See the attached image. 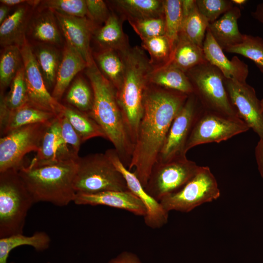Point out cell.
Segmentation results:
<instances>
[{"instance_id": "e0dca14e", "label": "cell", "mask_w": 263, "mask_h": 263, "mask_svg": "<svg viewBox=\"0 0 263 263\" xmlns=\"http://www.w3.org/2000/svg\"><path fill=\"white\" fill-rule=\"evenodd\" d=\"M61 115L52 121L43 137L38 150L28 165L34 166L75 160L79 157L72 152L62 137Z\"/></svg>"}, {"instance_id": "52a82bcc", "label": "cell", "mask_w": 263, "mask_h": 263, "mask_svg": "<svg viewBox=\"0 0 263 263\" xmlns=\"http://www.w3.org/2000/svg\"><path fill=\"white\" fill-rule=\"evenodd\" d=\"M203 109L232 118L241 119L225 87V77L216 67L206 61L186 73Z\"/></svg>"}, {"instance_id": "4316f807", "label": "cell", "mask_w": 263, "mask_h": 263, "mask_svg": "<svg viewBox=\"0 0 263 263\" xmlns=\"http://www.w3.org/2000/svg\"><path fill=\"white\" fill-rule=\"evenodd\" d=\"M94 61L101 74L119 90L122 84L125 63L121 52L112 49H101L94 55Z\"/></svg>"}, {"instance_id": "d6986e66", "label": "cell", "mask_w": 263, "mask_h": 263, "mask_svg": "<svg viewBox=\"0 0 263 263\" xmlns=\"http://www.w3.org/2000/svg\"><path fill=\"white\" fill-rule=\"evenodd\" d=\"M203 49L207 61L217 68L225 78L246 82L249 73L247 65L237 56L228 59L207 29Z\"/></svg>"}, {"instance_id": "60d3db41", "label": "cell", "mask_w": 263, "mask_h": 263, "mask_svg": "<svg viewBox=\"0 0 263 263\" xmlns=\"http://www.w3.org/2000/svg\"><path fill=\"white\" fill-rule=\"evenodd\" d=\"M45 8L65 15L84 18L87 16L84 0H49L43 2Z\"/></svg>"}, {"instance_id": "f1b7e54d", "label": "cell", "mask_w": 263, "mask_h": 263, "mask_svg": "<svg viewBox=\"0 0 263 263\" xmlns=\"http://www.w3.org/2000/svg\"><path fill=\"white\" fill-rule=\"evenodd\" d=\"M50 242L49 236L43 231H37L29 236L24 235L23 233H18L1 238L0 263H8L7 260L10 252L17 247L28 245L37 251H42L49 248Z\"/></svg>"}, {"instance_id": "603a6c76", "label": "cell", "mask_w": 263, "mask_h": 263, "mask_svg": "<svg viewBox=\"0 0 263 263\" xmlns=\"http://www.w3.org/2000/svg\"><path fill=\"white\" fill-rule=\"evenodd\" d=\"M29 6L20 5L0 24L1 46L17 45L21 47L26 42L25 33L30 20Z\"/></svg>"}, {"instance_id": "8fae6325", "label": "cell", "mask_w": 263, "mask_h": 263, "mask_svg": "<svg viewBox=\"0 0 263 263\" xmlns=\"http://www.w3.org/2000/svg\"><path fill=\"white\" fill-rule=\"evenodd\" d=\"M203 111L195 94L189 95L171 123L157 162H167L187 157V142Z\"/></svg>"}, {"instance_id": "e575fe53", "label": "cell", "mask_w": 263, "mask_h": 263, "mask_svg": "<svg viewBox=\"0 0 263 263\" xmlns=\"http://www.w3.org/2000/svg\"><path fill=\"white\" fill-rule=\"evenodd\" d=\"M23 65L20 47L17 45L4 47L0 57V85L3 91L9 85Z\"/></svg>"}, {"instance_id": "d590c367", "label": "cell", "mask_w": 263, "mask_h": 263, "mask_svg": "<svg viewBox=\"0 0 263 263\" xmlns=\"http://www.w3.org/2000/svg\"><path fill=\"white\" fill-rule=\"evenodd\" d=\"M209 24L200 14L196 5L189 14L183 19L179 36L203 48Z\"/></svg>"}, {"instance_id": "7a4b0ae2", "label": "cell", "mask_w": 263, "mask_h": 263, "mask_svg": "<svg viewBox=\"0 0 263 263\" xmlns=\"http://www.w3.org/2000/svg\"><path fill=\"white\" fill-rule=\"evenodd\" d=\"M85 74L94 94L93 105L89 114L103 130L123 164L128 168L134 144L117 100L116 90L101 74L94 61L86 68Z\"/></svg>"}, {"instance_id": "f907efd6", "label": "cell", "mask_w": 263, "mask_h": 263, "mask_svg": "<svg viewBox=\"0 0 263 263\" xmlns=\"http://www.w3.org/2000/svg\"><path fill=\"white\" fill-rule=\"evenodd\" d=\"M10 7L2 4L0 6V24H1L8 17Z\"/></svg>"}, {"instance_id": "7bdbcfd3", "label": "cell", "mask_w": 263, "mask_h": 263, "mask_svg": "<svg viewBox=\"0 0 263 263\" xmlns=\"http://www.w3.org/2000/svg\"><path fill=\"white\" fill-rule=\"evenodd\" d=\"M60 119L62 137L72 152L79 156L78 153L83 143L82 140L64 114L61 115Z\"/></svg>"}, {"instance_id": "4fadbf2b", "label": "cell", "mask_w": 263, "mask_h": 263, "mask_svg": "<svg viewBox=\"0 0 263 263\" xmlns=\"http://www.w3.org/2000/svg\"><path fill=\"white\" fill-rule=\"evenodd\" d=\"M20 50L27 90V104L57 116L62 115L65 105L56 100L49 92L31 46L26 41Z\"/></svg>"}, {"instance_id": "7dc6e473", "label": "cell", "mask_w": 263, "mask_h": 263, "mask_svg": "<svg viewBox=\"0 0 263 263\" xmlns=\"http://www.w3.org/2000/svg\"><path fill=\"white\" fill-rule=\"evenodd\" d=\"M0 3L2 4L7 5L9 7L19 5L29 4L32 6H34L37 4V0H0Z\"/></svg>"}, {"instance_id": "f6af8a7d", "label": "cell", "mask_w": 263, "mask_h": 263, "mask_svg": "<svg viewBox=\"0 0 263 263\" xmlns=\"http://www.w3.org/2000/svg\"><path fill=\"white\" fill-rule=\"evenodd\" d=\"M108 263H141V262L135 254L123 251L111 259Z\"/></svg>"}, {"instance_id": "74e56055", "label": "cell", "mask_w": 263, "mask_h": 263, "mask_svg": "<svg viewBox=\"0 0 263 263\" xmlns=\"http://www.w3.org/2000/svg\"><path fill=\"white\" fill-rule=\"evenodd\" d=\"M163 12L165 35L175 47L179 39L183 21L181 0H163Z\"/></svg>"}, {"instance_id": "bcb514c9", "label": "cell", "mask_w": 263, "mask_h": 263, "mask_svg": "<svg viewBox=\"0 0 263 263\" xmlns=\"http://www.w3.org/2000/svg\"><path fill=\"white\" fill-rule=\"evenodd\" d=\"M255 155L258 169L263 179V139H259L255 149Z\"/></svg>"}, {"instance_id": "30bf717a", "label": "cell", "mask_w": 263, "mask_h": 263, "mask_svg": "<svg viewBox=\"0 0 263 263\" xmlns=\"http://www.w3.org/2000/svg\"><path fill=\"white\" fill-rule=\"evenodd\" d=\"M200 167L187 157L167 162H157L144 188L159 202L181 189L196 174Z\"/></svg>"}, {"instance_id": "2e32d148", "label": "cell", "mask_w": 263, "mask_h": 263, "mask_svg": "<svg viewBox=\"0 0 263 263\" xmlns=\"http://www.w3.org/2000/svg\"><path fill=\"white\" fill-rule=\"evenodd\" d=\"M66 44L74 49L89 66L94 62L90 49L94 24L86 17L70 16L53 12Z\"/></svg>"}, {"instance_id": "8992f818", "label": "cell", "mask_w": 263, "mask_h": 263, "mask_svg": "<svg viewBox=\"0 0 263 263\" xmlns=\"http://www.w3.org/2000/svg\"><path fill=\"white\" fill-rule=\"evenodd\" d=\"M76 162L74 186L76 194L129 190L124 177L105 153L79 156Z\"/></svg>"}, {"instance_id": "83f0119b", "label": "cell", "mask_w": 263, "mask_h": 263, "mask_svg": "<svg viewBox=\"0 0 263 263\" xmlns=\"http://www.w3.org/2000/svg\"><path fill=\"white\" fill-rule=\"evenodd\" d=\"M32 49L47 89H53L62 55L48 44L40 43Z\"/></svg>"}, {"instance_id": "1f68e13d", "label": "cell", "mask_w": 263, "mask_h": 263, "mask_svg": "<svg viewBox=\"0 0 263 263\" xmlns=\"http://www.w3.org/2000/svg\"><path fill=\"white\" fill-rule=\"evenodd\" d=\"M63 114L78 134L83 143L94 137L107 139L103 130L88 113L70 105H65Z\"/></svg>"}, {"instance_id": "d4e9b609", "label": "cell", "mask_w": 263, "mask_h": 263, "mask_svg": "<svg viewBox=\"0 0 263 263\" xmlns=\"http://www.w3.org/2000/svg\"><path fill=\"white\" fill-rule=\"evenodd\" d=\"M149 83L188 95L194 92L192 84L186 73L170 63L153 69L150 75Z\"/></svg>"}, {"instance_id": "b9f144b4", "label": "cell", "mask_w": 263, "mask_h": 263, "mask_svg": "<svg viewBox=\"0 0 263 263\" xmlns=\"http://www.w3.org/2000/svg\"><path fill=\"white\" fill-rule=\"evenodd\" d=\"M196 5L200 14L209 24L234 6L230 0H196Z\"/></svg>"}, {"instance_id": "d6a6232c", "label": "cell", "mask_w": 263, "mask_h": 263, "mask_svg": "<svg viewBox=\"0 0 263 263\" xmlns=\"http://www.w3.org/2000/svg\"><path fill=\"white\" fill-rule=\"evenodd\" d=\"M28 103V94L23 65L10 84V89L6 96L0 94V115L16 110Z\"/></svg>"}, {"instance_id": "816d5d0a", "label": "cell", "mask_w": 263, "mask_h": 263, "mask_svg": "<svg viewBox=\"0 0 263 263\" xmlns=\"http://www.w3.org/2000/svg\"><path fill=\"white\" fill-rule=\"evenodd\" d=\"M231 1L233 3V4H236V5H243L244 4H245L247 0H232Z\"/></svg>"}, {"instance_id": "9c48e42d", "label": "cell", "mask_w": 263, "mask_h": 263, "mask_svg": "<svg viewBox=\"0 0 263 263\" xmlns=\"http://www.w3.org/2000/svg\"><path fill=\"white\" fill-rule=\"evenodd\" d=\"M52 121L25 126L0 137V172L11 169L18 170L25 165L23 163L24 156L31 151L38 150L43 137Z\"/></svg>"}, {"instance_id": "44dd1931", "label": "cell", "mask_w": 263, "mask_h": 263, "mask_svg": "<svg viewBox=\"0 0 263 263\" xmlns=\"http://www.w3.org/2000/svg\"><path fill=\"white\" fill-rule=\"evenodd\" d=\"M46 9L30 19L26 32L32 39L40 43L61 45L62 34L55 14Z\"/></svg>"}, {"instance_id": "ac0fdd59", "label": "cell", "mask_w": 263, "mask_h": 263, "mask_svg": "<svg viewBox=\"0 0 263 263\" xmlns=\"http://www.w3.org/2000/svg\"><path fill=\"white\" fill-rule=\"evenodd\" d=\"M74 202L78 205L108 206L143 217L147 212L142 201L130 190L105 191L91 194L77 193Z\"/></svg>"}, {"instance_id": "681fc988", "label": "cell", "mask_w": 263, "mask_h": 263, "mask_svg": "<svg viewBox=\"0 0 263 263\" xmlns=\"http://www.w3.org/2000/svg\"><path fill=\"white\" fill-rule=\"evenodd\" d=\"M252 15L255 19L263 23V2L257 6L255 11L252 13Z\"/></svg>"}, {"instance_id": "ab89813d", "label": "cell", "mask_w": 263, "mask_h": 263, "mask_svg": "<svg viewBox=\"0 0 263 263\" xmlns=\"http://www.w3.org/2000/svg\"><path fill=\"white\" fill-rule=\"evenodd\" d=\"M129 22L141 40L165 35L164 16L129 20Z\"/></svg>"}, {"instance_id": "5b68a950", "label": "cell", "mask_w": 263, "mask_h": 263, "mask_svg": "<svg viewBox=\"0 0 263 263\" xmlns=\"http://www.w3.org/2000/svg\"><path fill=\"white\" fill-rule=\"evenodd\" d=\"M34 203L18 170L0 172V238L23 233L27 213Z\"/></svg>"}, {"instance_id": "7402d4cb", "label": "cell", "mask_w": 263, "mask_h": 263, "mask_svg": "<svg viewBox=\"0 0 263 263\" xmlns=\"http://www.w3.org/2000/svg\"><path fill=\"white\" fill-rule=\"evenodd\" d=\"M57 116L52 113L26 104L16 110L0 116V135L4 136L25 126L50 122Z\"/></svg>"}, {"instance_id": "c3c4849f", "label": "cell", "mask_w": 263, "mask_h": 263, "mask_svg": "<svg viewBox=\"0 0 263 263\" xmlns=\"http://www.w3.org/2000/svg\"><path fill=\"white\" fill-rule=\"evenodd\" d=\"M196 5V0H181L183 19L192 11Z\"/></svg>"}, {"instance_id": "ffe728a7", "label": "cell", "mask_w": 263, "mask_h": 263, "mask_svg": "<svg viewBox=\"0 0 263 263\" xmlns=\"http://www.w3.org/2000/svg\"><path fill=\"white\" fill-rule=\"evenodd\" d=\"M241 16L240 8L234 6L221 18L209 24L207 30L223 50L242 41L244 34L240 32L238 25Z\"/></svg>"}, {"instance_id": "8d00e7d4", "label": "cell", "mask_w": 263, "mask_h": 263, "mask_svg": "<svg viewBox=\"0 0 263 263\" xmlns=\"http://www.w3.org/2000/svg\"><path fill=\"white\" fill-rule=\"evenodd\" d=\"M66 101L69 105L89 114L94 102L92 87L82 77H77L67 92Z\"/></svg>"}, {"instance_id": "5bb4252c", "label": "cell", "mask_w": 263, "mask_h": 263, "mask_svg": "<svg viewBox=\"0 0 263 263\" xmlns=\"http://www.w3.org/2000/svg\"><path fill=\"white\" fill-rule=\"evenodd\" d=\"M224 83L230 101L243 120L263 139V111L254 89L246 82L225 77Z\"/></svg>"}, {"instance_id": "7c38bea8", "label": "cell", "mask_w": 263, "mask_h": 263, "mask_svg": "<svg viewBox=\"0 0 263 263\" xmlns=\"http://www.w3.org/2000/svg\"><path fill=\"white\" fill-rule=\"evenodd\" d=\"M249 129L241 119L229 118L204 109L190 133L186 152L202 144L226 141Z\"/></svg>"}, {"instance_id": "db71d44e", "label": "cell", "mask_w": 263, "mask_h": 263, "mask_svg": "<svg viewBox=\"0 0 263 263\" xmlns=\"http://www.w3.org/2000/svg\"><path fill=\"white\" fill-rule=\"evenodd\" d=\"M50 263L48 262V263Z\"/></svg>"}, {"instance_id": "3957f363", "label": "cell", "mask_w": 263, "mask_h": 263, "mask_svg": "<svg viewBox=\"0 0 263 263\" xmlns=\"http://www.w3.org/2000/svg\"><path fill=\"white\" fill-rule=\"evenodd\" d=\"M121 52L125 63V74L122 86L116 91V97L134 146L143 113L144 95L153 68L142 47H129Z\"/></svg>"}, {"instance_id": "9a60e30c", "label": "cell", "mask_w": 263, "mask_h": 263, "mask_svg": "<svg viewBox=\"0 0 263 263\" xmlns=\"http://www.w3.org/2000/svg\"><path fill=\"white\" fill-rule=\"evenodd\" d=\"M116 169L124 177L128 189L134 193L145 205L147 212L144 217L146 225L152 228H158L168 222L169 212L160 203L150 195L133 172L129 170L120 160L115 150L110 149L105 152Z\"/></svg>"}, {"instance_id": "836d02e7", "label": "cell", "mask_w": 263, "mask_h": 263, "mask_svg": "<svg viewBox=\"0 0 263 263\" xmlns=\"http://www.w3.org/2000/svg\"><path fill=\"white\" fill-rule=\"evenodd\" d=\"M141 40V47L148 53L153 69L169 63L174 47L165 35Z\"/></svg>"}, {"instance_id": "277c9868", "label": "cell", "mask_w": 263, "mask_h": 263, "mask_svg": "<svg viewBox=\"0 0 263 263\" xmlns=\"http://www.w3.org/2000/svg\"><path fill=\"white\" fill-rule=\"evenodd\" d=\"M76 160L47 165H23L19 173L35 203L47 202L65 207L74 202L76 192L74 183Z\"/></svg>"}, {"instance_id": "cb8c5ba5", "label": "cell", "mask_w": 263, "mask_h": 263, "mask_svg": "<svg viewBox=\"0 0 263 263\" xmlns=\"http://www.w3.org/2000/svg\"><path fill=\"white\" fill-rule=\"evenodd\" d=\"M88 66L81 56L65 44L52 96L59 101L75 75Z\"/></svg>"}, {"instance_id": "f35d334b", "label": "cell", "mask_w": 263, "mask_h": 263, "mask_svg": "<svg viewBox=\"0 0 263 263\" xmlns=\"http://www.w3.org/2000/svg\"><path fill=\"white\" fill-rule=\"evenodd\" d=\"M224 51L237 54L252 60L263 73V39L258 36L244 34L242 41Z\"/></svg>"}, {"instance_id": "4dcf8cb0", "label": "cell", "mask_w": 263, "mask_h": 263, "mask_svg": "<svg viewBox=\"0 0 263 263\" xmlns=\"http://www.w3.org/2000/svg\"><path fill=\"white\" fill-rule=\"evenodd\" d=\"M129 20L164 16L163 0H117L112 1Z\"/></svg>"}, {"instance_id": "ba28073f", "label": "cell", "mask_w": 263, "mask_h": 263, "mask_svg": "<svg viewBox=\"0 0 263 263\" xmlns=\"http://www.w3.org/2000/svg\"><path fill=\"white\" fill-rule=\"evenodd\" d=\"M220 190L216 178L207 166H200L196 174L181 189L159 202L169 212H188L200 205L217 200Z\"/></svg>"}, {"instance_id": "f546056e", "label": "cell", "mask_w": 263, "mask_h": 263, "mask_svg": "<svg viewBox=\"0 0 263 263\" xmlns=\"http://www.w3.org/2000/svg\"><path fill=\"white\" fill-rule=\"evenodd\" d=\"M206 61L202 47L179 36L169 63L186 73Z\"/></svg>"}, {"instance_id": "484cf974", "label": "cell", "mask_w": 263, "mask_h": 263, "mask_svg": "<svg viewBox=\"0 0 263 263\" xmlns=\"http://www.w3.org/2000/svg\"><path fill=\"white\" fill-rule=\"evenodd\" d=\"M93 34L95 41L102 49L122 52L129 47L121 21L113 13H111L103 26L94 30Z\"/></svg>"}, {"instance_id": "6da1fadb", "label": "cell", "mask_w": 263, "mask_h": 263, "mask_svg": "<svg viewBox=\"0 0 263 263\" xmlns=\"http://www.w3.org/2000/svg\"><path fill=\"white\" fill-rule=\"evenodd\" d=\"M188 95L150 84L144 95L143 113L128 168L145 188L157 163L171 123Z\"/></svg>"}, {"instance_id": "f5cc1de1", "label": "cell", "mask_w": 263, "mask_h": 263, "mask_svg": "<svg viewBox=\"0 0 263 263\" xmlns=\"http://www.w3.org/2000/svg\"><path fill=\"white\" fill-rule=\"evenodd\" d=\"M261 106H262V110H263V99H262L261 100Z\"/></svg>"}, {"instance_id": "ee69618b", "label": "cell", "mask_w": 263, "mask_h": 263, "mask_svg": "<svg viewBox=\"0 0 263 263\" xmlns=\"http://www.w3.org/2000/svg\"><path fill=\"white\" fill-rule=\"evenodd\" d=\"M87 16L93 23H105L111 13L102 0H86Z\"/></svg>"}]
</instances>
